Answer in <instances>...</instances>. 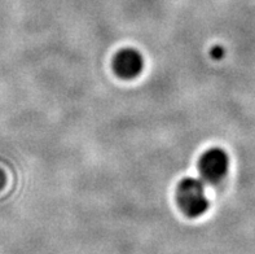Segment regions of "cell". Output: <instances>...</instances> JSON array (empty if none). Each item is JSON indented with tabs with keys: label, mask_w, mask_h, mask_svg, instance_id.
Here are the masks:
<instances>
[{
	"label": "cell",
	"mask_w": 255,
	"mask_h": 254,
	"mask_svg": "<svg viewBox=\"0 0 255 254\" xmlns=\"http://www.w3.org/2000/svg\"><path fill=\"white\" fill-rule=\"evenodd\" d=\"M176 200L183 213L191 218L202 216L209 208L204 183L194 178H185L179 183Z\"/></svg>",
	"instance_id": "6da1fadb"
},
{
	"label": "cell",
	"mask_w": 255,
	"mask_h": 254,
	"mask_svg": "<svg viewBox=\"0 0 255 254\" xmlns=\"http://www.w3.org/2000/svg\"><path fill=\"white\" fill-rule=\"evenodd\" d=\"M230 160L220 148H211L202 155L198 164L201 177L210 184H218L227 175Z\"/></svg>",
	"instance_id": "7a4b0ae2"
},
{
	"label": "cell",
	"mask_w": 255,
	"mask_h": 254,
	"mask_svg": "<svg viewBox=\"0 0 255 254\" xmlns=\"http://www.w3.org/2000/svg\"><path fill=\"white\" fill-rule=\"evenodd\" d=\"M144 60L135 49L127 48L118 52L114 57L113 68L116 74L123 79H133L141 73Z\"/></svg>",
	"instance_id": "3957f363"
},
{
	"label": "cell",
	"mask_w": 255,
	"mask_h": 254,
	"mask_svg": "<svg viewBox=\"0 0 255 254\" xmlns=\"http://www.w3.org/2000/svg\"><path fill=\"white\" fill-rule=\"evenodd\" d=\"M224 51L222 49V47H214L213 51H211V55H213L214 58H220L223 56Z\"/></svg>",
	"instance_id": "277c9868"
},
{
	"label": "cell",
	"mask_w": 255,
	"mask_h": 254,
	"mask_svg": "<svg viewBox=\"0 0 255 254\" xmlns=\"http://www.w3.org/2000/svg\"><path fill=\"white\" fill-rule=\"evenodd\" d=\"M4 179H5V178H4L3 171L0 170V188H1V187L4 186Z\"/></svg>",
	"instance_id": "5b68a950"
}]
</instances>
